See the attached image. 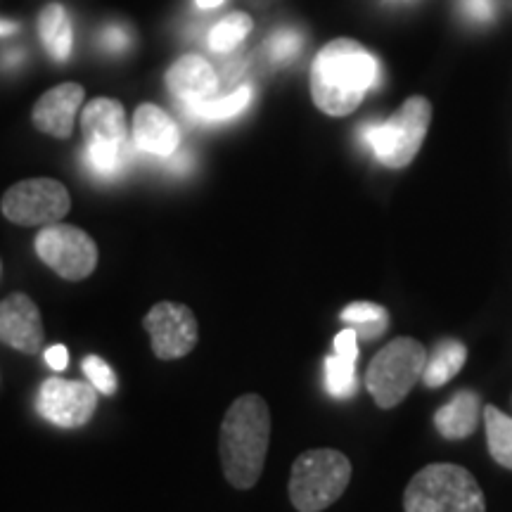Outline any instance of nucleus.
<instances>
[{"instance_id":"1","label":"nucleus","mask_w":512,"mask_h":512,"mask_svg":"<svg viewBox=\"0 0 512 512\" xmlns=\"http://www.w3.org/2000/svg\"><path fill=\"white\" fill-rule=\"evenodd\" d=\"M380 79V64L354 38H335L316 55L311 67V98L328 117L358 110Z\"/></svg>"},{"instance_id":"2","label":"nucleus","mask_w":512,"mask_h":512,"mask_svg":"<svg viewBox=\"0 0 512 512\" xmlns=\"http://www.w3.org/2000/svg\"><path fill=\"white\" fill-rule=\"evenodd\" d=\"M271 441V411L259 394L233 401L221 422L219 453L228 484L247 491L256 486L266 465Z\"/></svg>"},{"instance_id":"3","label":"nucleus","mask_w":512,"mask_h":512,"mask_svg":"<svg viewBox=\"0 0 512 512\" xmlns=\"http://www.w3.org/2000/svg\"><path fill=\"white\" fill-rule=\"evenodd\" d=\"M406 512H486L479 482L465 467L434 463L413 475L403 491Z\"/></svg>"},{"instance_id":"4","label":"nucleus","mask_w":512,"mask_h":512,"mask_svg":"<svg viewBox=\"0 0 512 512\" xmlns=\"http://www.w3.org/2000/svg\"><path fill=\"white\" fill-rule=\"evenodd\" d=\"M351 482V460L335 448H311L294 460L290 501L297 512H323Z\"/></svg>"},{"instance_id":"5","label":"nucleus","mask_w":512,"mask_h":512,"mask_svg":"<svg viewBox=\"0 0 512 512\" xmlns=\"http://www.w3.org/2000/svg\"><path fill=\"white\" fill-rule=\"evenodd\" d=\"M432 121V102L422 95H413L382 124L363 128V140L370 145L377 162L387 169H403L418 157Z\"/></svg>"},{"instance_id":"6","label":"nucleus","mask_w":512,"mask_h":512,"mask_svg":"<svg viewBox=\"0 0 512 512\" xmlns=\"http://www.w3.org/2000/svg\"><path fill=\"white\" fill-rule=\"evenodd\" d=\"M427 363L425 344L413 337H399L380 349L370 361L366 387L380 408H394L411 394Z\"/></svg>"},{"instance_id":"7","label":"nucleus","mask_w":512,"mask_h":512,"mask_svg":"<svg viewBox=\"0 0 512 512\" xmlns=\"http://www.w3.org/2000/svg\"><path fill=\"white\" fill-rule=\"evenodd\" d=\"M34 249L38 259L64 280H86L98 266V245L86 230L50 223L36 235Z\"/></svg>"},{"instance_id":"8","label":"nucleus","mask_w":512,"mask_h":512,"mask_svg":"<svg viewBox=\"0 0 512 512\" xmlns=\"http://www.w3.org/2000/svg\"><path fill=\"white\" fill-rule=\"evenodd\" d=\"M0 209L5 219L17 226H50L69 214L72 197L55 178H29L5 192Z\"/></svg>"},{"instance_id":"9","label":"nucleus","mask_w":512,"mask_h":512,"mask_svg":"<svg viewBox=\"0 0 512 512\" xmlns=\"http://www.w3.org/2000/svg\"><path fill=\"white\" fill-rule=\"evenodd\" d=\"M143 328L152 339V351L162 361H176L197 347L200 325L185 304L159 302L147 311Z\"/></svg>"},{"instance_id":"10","label":"nucleus","mask_w":512,"mask_h":512,"mask_svg":"<svg viewBox=\"0 0 512 512\" xmlns=\"http://www.w3.org/2000/svg\"><path fill=\"white\" fill-rule=\"evenodd\" d=\"M38 413L57 427H83L98 408V389L91 382H69L50 377L41 384L36 399Z\"/></svg>"},{"instance_id":"11","label":"nucleus","mask_w":512,"mask_h":512,"mask_svg":"<svg viewBox=\"0 0 512 512\" xmlns=\"http://www.w3.org/2000/svg\"><path fill=\"white\" fill-rule=\"evenodd\" d=\"M0 342L22 354H36L43 347V318L29 294L15 292L0 302Z\"/></svg>"},{"instance_id":"12","label":"nucleus","mask_w":512,"mask_h":512,"mask_svg":"<svg viewBox=\"0 0 512 512\" xmlns=\"http://www.w3.org/2000/svg\"><path fill=\"white\" fill-rule=\"evenodd\" d=\"M83 95L86 91L79 83H60V86L41 95V100L34 105V112H31V121L46 136L60 140L69 138L74 133V119L79 114Z\"/></svg>"},{"instance_id":"13","label":"nucleus","mask_w":512,"mask_h":512,"mask_svg":"<svg viewBox=\"0 0 512 512\" xmlns=\"http://www.w3.org/2000/svg\"><path fill=\"white\" fill-rule=\"evenodd\" d=\"M219 74L200 55H183L166 72V88L183 107L211 100L219 95Z\"/></svg>"},{"instance_id":"14","label":"nucleus","mask_w":512,"mask_h":512,"mask_svg":"<svg viewBox=\"0 0 512 512\" xmlns=\"http://www.w3.org/2000/svg\"><path fill=\"white\" fill-rule=\"evenodd\" d=\"M133 145L150 157L171 159L181 145V131L162 107L145 102L133 112Z\"/></svg>"},{"instance_id":"15","label":"nucleus","mask_w":512,"mask_h":512,"mask_svg":"<svg viewBox=\"0 0 512 512\" xmlns=\"http://www.w3.org/2000/svg\"><path fill=\"white\" fill-rule=\"evenodd\" d=\"M81 131L86 145L124 147L131 143L124 105L112 98H95L88 102L81 114Z\"/></svg>"},{"instance_id":"16","label":"nucleus","mask_w":512,"mask_h":512,"mask_svg":"<svg viewBox=\"0 0 512 512\" xmlns=\"http://www.w3.org/2000/svg\"><path fill=\"white\" fill-rule=\"evenodd\" d=\"M479 425V396L463 389L434 413V427L448 441L472 437Z\"/></svg>"},{"instance_id":"17","label":"nucleus","mask_w":512,"mask_h":512,"mask_svg":"<svg viewBox=\"0 0 512 512\" xmlns=\"http://www.w3.org/2000/svg\"><path fill=\"white\" fill-rule=\"evenodd\" d=\"M467 361V347L458 339H441L437 349L432 351V356H427L425 370H422L420 380L425 382V387L437 389L444 387L446 382H451L460 370H463Z\"/></svg>"},{"instance_id":"18","label":"nucleus","mask_w":512,"mask_h":512,"mask_svg":"<svg viewBox=\"0 0 512 512\" xmlns=\"http://www.w3.org/2000/svg\"><path fill=\"white\" fill-rule=\"evenodd\" d=\"M38 34H41L43 46H46L48 55L57 62H64L72 55L74 34L72 24H69L67 12L60 3H50L46 10L38 17Z\"/></svg>"},{"instance_id":"19","label":"nucleus","mask_w":512,"mask_h":512,"mask_svg":"<svg viewBox=\"0 0 512 512\" xmlns=\"http://www.w3.org/2000/svg\"><path fill=\"white\" fill-rule=\"evenodd\" d=\"M252 93V86H240L233 93L216 95V98L188 105L183 110L195 121H226L247 110V105L252 102Z\"/></svg>"},{"instance_id":"20","label":"nucleus","mask_w":512,"mask_h":512,"mask_svg":"<svg viewBox=\"0 0 512 512\" xmlns=\"http://www.w3.org/2000/svg\"><path fill=\"white\" fill-rule=\"evenodd\" d=\"M486 444H489L491 458L505 470H512V418H508L496 406L484 408Z\"/></svg>"},{"instance_id":"21","label":"nucleus","mask_w":512,"mask_h":512,"mask_svg":"<svg viewBox=\"0 0 512 512\" xmlns=\"http://www.w3.org/2000/svg\"><path fill=\"white\" fill-rule=\"evenodd\" d=\"M254 22L247 12H230L209 31V50L216 55H228L249 36Z\"/></svg>"},{"instance_id":"22","label":"nucleus","mask_w":512,"mask_h":512,"mask_svg":"<svg viewBox=\"0 0 512 512\" xmlns=\"http://www.w3.org/2000/svg\"><path fill=\"white\" fill-rule=\"evenodd\" d=\"M344 323L356 325V335L361 339H375L387 332L389 316L384 311V306L370 304V302H356L349 304L347 309L342 311Z\"/></svg>"},{"instance_id":"23","label":"nucleus","mask_w":512,"mask_h":512,"mask_svg":"<svg viewBox=\"0 0 512 512\" xmlns=\"http://www.w3.org/2000/svg\"><path fill=\"white\" fill-rule=\"evenodd\" d=\"M325 389L337 399H347L356 392V361L344 356L325 358Z\"/></svg>"},{"instance_id":"24","label":"nucleus","mask_w":512,"mask_h":512,"mask_svg":"<svg viewBox=\"0 0 512 512\" xmlns=\"http://www.w3.org/2000/svg\"><path fill=\"white\" fill-rule=\"evenodd\" d=\"M81 368H83V373H86L88 382H91L100 394H105V396L117 394V375H114L110 363L102 361L100 356H86L83 358Z\"/></svg>"},{"instance_id":"25","label":"nucleus","mask_w":512,"mask_h":512,"mask_svg":"<svg viewBox=\"0 0 512 512\" xmlns=\"http://www.w3.org/2000/svg\"><path fill=\"white\" fill-rule=\"evenodd\" d=\"M304 41H302V34L294 29H283L278 31V34L271 36V41H268L266 46V53L268 57L275 64H283V62H290L294 57L299 55V50H302Z\"/></svg>"},{"instance_id":"26","label":"nucleus","mask_w":512,"mask_h":512,"mask_svg":"<svg viewBox=\"0 0 512 512\" xmlns=\"http://www.w3.org/2000/svg\"><path fill=\"white\" fill-rule=\"evenodd\" d=\"M358 335L356 330H342L335 337V354L344 358H358Z\"/></svg>"},{"instance_id":"27","label":"nucleus","mask_w":512,"mask_h":512,"mask_svg":"<svg viewBox=\"0 0 512 512\" xmlns=\"http://www.w3.org/2000/svg\"><path fill=\"white\" fill-rule=\"evenodd\" d=\"M67 361H69V354L64 344H53V347L46 351V363L53 370H57V373L67 368Z\"/></svg>"},{"instance_id":"28","label":"nucleus","mask_w":512,"mask_h":512,"mask_svg":"<svg viewBox=\"0 0 512 512\" xmlns=\"http://www.w3.org/2000/svg\"><path fill=\"white\" fill-rule=\"evenodd\" d=\"M105 43L112 50H124L128 46V34L121 27H110L105 31Z\"/></svg>"},{"instance_id":"29","label":"nucleus","mask_w":512,"mask_h":512,"mask_svg":"<svg viewBox=\"0 0 512 512\" xmlns=\"http://www.w3.org/2000/svg\"><path fill=\"white\" fill-rule=\"evenodd\" d=\"M465 8L470 10V15L475 19H489L491 12H494V8H491V0H465Z\"/></svg>"},{"instance_id":"30","label":"nucleus","mask_w":512,"mask_h":512,"mask_svg":"<svg viewBox=\"0 0 512 512\" xmlns=\"http://www.w3.org/2000/svg\"><path fill=\"white\" fill-rule=\"evenodd\" d=\"M197 8L202 10H211V8H219V5H223V0H195Z\"/></svg>"},{"instance_id":"31","label":"nucleus","mask_w":512,"mask_h":512,"mask_svg":"<svg viewBox=\"0 0 512 512\" xmlns=\"http://www.w3.org/2000/svg\"><path fill=\"white\" fill-rule=\"evenodd\" d=\"M15 31H17V24L15 22H3V19H0V36L15 34Z\"/></svg>"}]
</instances>
